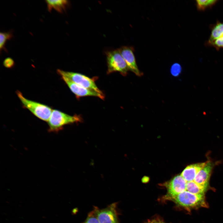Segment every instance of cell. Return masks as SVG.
Instances as JSON below:
<instances>
[{
    "mask_svg": "<svg viewBox=\"0 0 223 223\" xmlns=\"http://www.w3.org/2000/svg\"><path fill=\"white\" fill-rule=\"evenodd\" d=\"M120 53L125 61L128 69L136 75L141 77L142 72L139 69L134 54V49L132 46H124L119 49Z\"/></svg>",
    "mask_w": 223,
    "mask_h": 223,
    "instance_id": "cell-8",
    "label": "cell"
},
{
    "mask_svg": "<svg viewBox=\"0 0 223 223\" xmlns=\"http://www.w3.org/2000/svg\"><path fill=\"white\" fill-rule=\"evenodd\" d=\"M45 2L49 11L54 9L59 13L64 11L69 4L68 1L66 0H46Z\"/></svg>",
    "mask_w": 223,
    "mask_h": 223,
    "instance_id": "cell-12",
    "label": "cell"
},
{
    "mask_svg": "<svg viewBox=\"0 0 223 223\" xmlns=\"http://www.w3.org/2000/svg\"><path fill=\"white\" fill-rule=\"evenodd\" d=\"M16 94L23 107L28 109L39 119L45 121H48L53 110L51 107L46 105L27 99L18 90L16 91Z\"/></svg>",
    "mask_w": 223,
    "mask_h": 223,
    "instance_id": "cell-2",
    "label": "cell"
},
{
    "mask_svg": "<svg viewBox=\"0 0 223 223\" xmlns=\"http://www.w3.org/2000/svg\"><path fill=\"white\" fill-rule=\"evenodd\" d=\"M207 45L213 47L217 50L223 48V36L209 43Z\"/></svg>",
    "mask_w": 223,
    "mask_h": 223,
    "instance_id": "cell-18",
    "label": "cell"
},
{
    "mask_svg": "<svg viewBox=\"0 0 223 223\" xmlns=\"http://www.w3.org/2000/svg\"><path fill=\"white\" fill-rule=\"evenodd\" d=\"M206 162L190 164L187 166L181 175L186 182L194 181L198 172L205 166Z\"/></svg>",
    "mask_w": 223,
    "mask_h": 223,
    "instance_id": "cell-11",
    "label": "cell"
},
{
    "mask_svg": "<svg viewBox=\"0 0 223 223\" xmlns=\"http://www.w3.org/2000/svg\"><path fill=\"white\" fill-rule=\"evenodd\" d=\"M218 1L217 0H197L196 1V6L198 10L204 11L212 7Z\"/></svg>",
    "mask_w": 223,
    "mask_h": 223,
    "instance_id": "cell-15",
    "label": "cell"
},
{
    "mask_svg": "<svg viewBox=\"0 0 223 223\" xmlns=\"http://www.w3.org/2000/svg\"><path fill=\"white\" fill-rule=\"evenodd\" d=\"M61 78L71 91L77 97L90 96L98 97L102 99L104 98L105 96L104 94L98 93L94 90L79 85L73 82L66 77H61Z\"/></svg>",
    "mask_w": 223,
    "mask_h": 223,
    "instance_id": "cell-7",
    "label": "cell"
},
{
    "mask_svg": "<svg viewBox=\"0 0 223 223\" xmlns=\"http://www.w3.org/2000/svg\"><path fill=\"white\" fill-rule=\"evenodd\" d=\"M57 72L61 77H66L79 85L103 94L96 85L94 79L90 78L80 73L66 71L59 69H57Z\"/></svg>",
    "mask_w": 223,
    "mask_h": 223,
    "instance_id": "cell-5",
    "label": "cell"
},
{
    "mask_svg": "<svg viewBox=\"0 0 223 223\" xmlns=\"http://www.w3.org/2000/svg\"><path fill=\"white\" fill-rule=\"evenodd\" d=\"M158 223H165L163 221H162L161 220H158Z\"/></svg>",
    "mask_w": 223,
    "mask_h": 223,
    "instance_id": "cell-22",
    "label": "cell"
},
{
    "mask_svg": "<svg viewBox=\"0 0 223 223\" xmlns=\"http://www.w3.org/2000/svg\"><path fill=\"white\" fill-rule=\"evenodd\" d=\"M12 33L11 31L8 32L0 33V50L1 52L2 50L7 51L5 46L8 40H10L12 37Z\"/></svg>",
    "mask_w": 223,
    "mask_h": 223,
    "instance_id": "cell-16",
    "label": "cell"
},
{
    "mask_svg": "<svg viewBox=\"0 0 223 223\" xmlns=\"http://www.w3.org/2000/svg\"><path fill=\"white\" fill-rule=\"evenodd\" d=\"M82 223H99L93 210L89 213L86 219Z\"/></svg>",
    "mask_w": 223,
    "mask_h": 223,
    "instance_id": "cell-19",
    "label": "cell"
},
{
    "mask_svg": "<svg viewBox=\"0 0 223 223\" xmlns=\"http://www.w3.org/2000/svg\"><path fill=\"white\" fill-rule=\"evenodd\" d=\"M106 55L107 66V73L120 72L123 76H126L129 70L127 64L119 49L108 51Z\"/></svg>",
    "mask_w": 223,
    "mask_h": 223,
    "instance_id": "cell-4",
    "label": "cell"
},
{
    "mask_svg": "<svg viewBox=\"0 0 223 223\" xmlns=\"http://www.w3.org/2000/svg\"><path fill=\"white\" fill-rule=\"evenodd\" d=\"M223 36V22L218 21L211 28V33L207 43L211 42Z\"/></svg>",
    "mask_w": 223,
    "mask_h": 223,
    "instance_id": "cell-14",
    "label": "cell"
},
{
    "mask_svg": "<svg viewBox=\"0 0 223 223\" xmlns=\"http://www.w3.org/2000/svg\"><path fill=\"white\" fill-rule=\"evenodd\" d=\"M145 223H158V221L155 220H149Z\"/></svg>",
    "mask_w": 223,
    "mask_h": 223,
    "instance_id": "cell-21",
    "label": "cell"
},
{
    "mask_svg": "<svg viewBox=\"0 0 223 223\" xmlns=\"http://www.w3.org/2000/svg\"><path fill=\"white\" fill-rule=\"evenodd\" d=\"M117 204L115 202L102 209L94 206L93 210L99 223H120L117 210Z\"/></svg>",
    "mask_w": 223,
    "mask_h": 223,
    "instance_id": "cell-6",
    "label": "cell"
},
{
    "mask_svg": "<svg viewBox=\"0 0 223 223\" xmlns=\"http://www.w3.org/2000/svg\"><path fill=\"white\" fill-rule=\"evenodd\" d=\"M3 64L5 67L7 68H11L14 66L15 62L12 58L8 57L4 59Z\"/></svg>",
    "mask_w": 223,
    "mask_h": 223,
    "instance_id": "cell-20",
    "label": "cell"
},
{
    "mask_svg": "<svg viewBox=\"0 0 223 223\" xmlns=\"http://www.w3.org/2000/svg\"><path fill=\"white\" fill-rule=\"evenodd\" d=\"M82 120V118L79 115L71 116L57 110H53L48 121V131L57 132L66 125L81 122Z\"/></svg>",
    "mask_w": 223,
    "mask_h": 223,
    "instance_id": "cell-1",
    "label": "cell"
},
{
    "mask_svg": "<svg viewBox=\"0 0 223 223\" xmlns=\"http://www.w3.org/2000/svg\"><path fill=\"white\" fill-rule=\"evenodd\" d=\"M187 182L183 177L178 175L166 184L168 191L167 198L172 197L186 190Z\"/></svg>",
    "mask_w": 223,
    "mask_h": 223,
    "instance_id": "cell-9",
    "label": "cell"
},
{
    "mask_svg": "<svg viewBox=\"0 0 223 223\" xmlns=\"http://www.w3.org/2000/svg\"><path fill=\"white\" fill-rule=\"evenodd\" d=\"M207 188L193 181L187 182L186 191L195 195H205Z\"/></svg>",
    "mask_w": 223,
    "mask_h": 223,
    "instance_id": "cell-13",
    "label": "cell"
},
{
    "mask_svg": "<svg viewBox=\"0 0 223 223\" xmlns=\"http://www.w3.org/2000/svg\"><path fill=\"white\" fill-rule=\"evenodd\" d=\"M212 168V165L211 162H207L205 166L197 173L194 181L208 188Z\"/></svg>",
    "mask_w": 223,
    "mask_h": 223,
    "instance_id": "cell-10",
    "label": "cell"
},
{
    "mask_svg": "<svg viewBox=\"0 0 223 223\" xmlns=\"http://www.w3.org/2000/svg\"><path fill=\"white\" fill-rule=\"evenodd\" d=\"M168 199L188 209L198 208L207 206L205 195H195L186 191Z\"/></svg>",
    "mask_w": 223,
    "mask_h": 223,
    "instance_id": "cell-3",
    "label": "cell"
},
{
    "mask_svg": "<svg viewBox=\"0 0 223 223\" xmlns=\"http://www.w3.org/2000/svg\"><path fill=\"white\" fill-rule=\"evenodd\" d=\"M181 65L177 63L173 64L170 70L171 74L174 77H178L181 73Z\"/></svg>",
    "mask_w": 223,
    "mask_h": 223,
    "instance_id": "cell-17",
    "label": "cell"
}]
</instances>
